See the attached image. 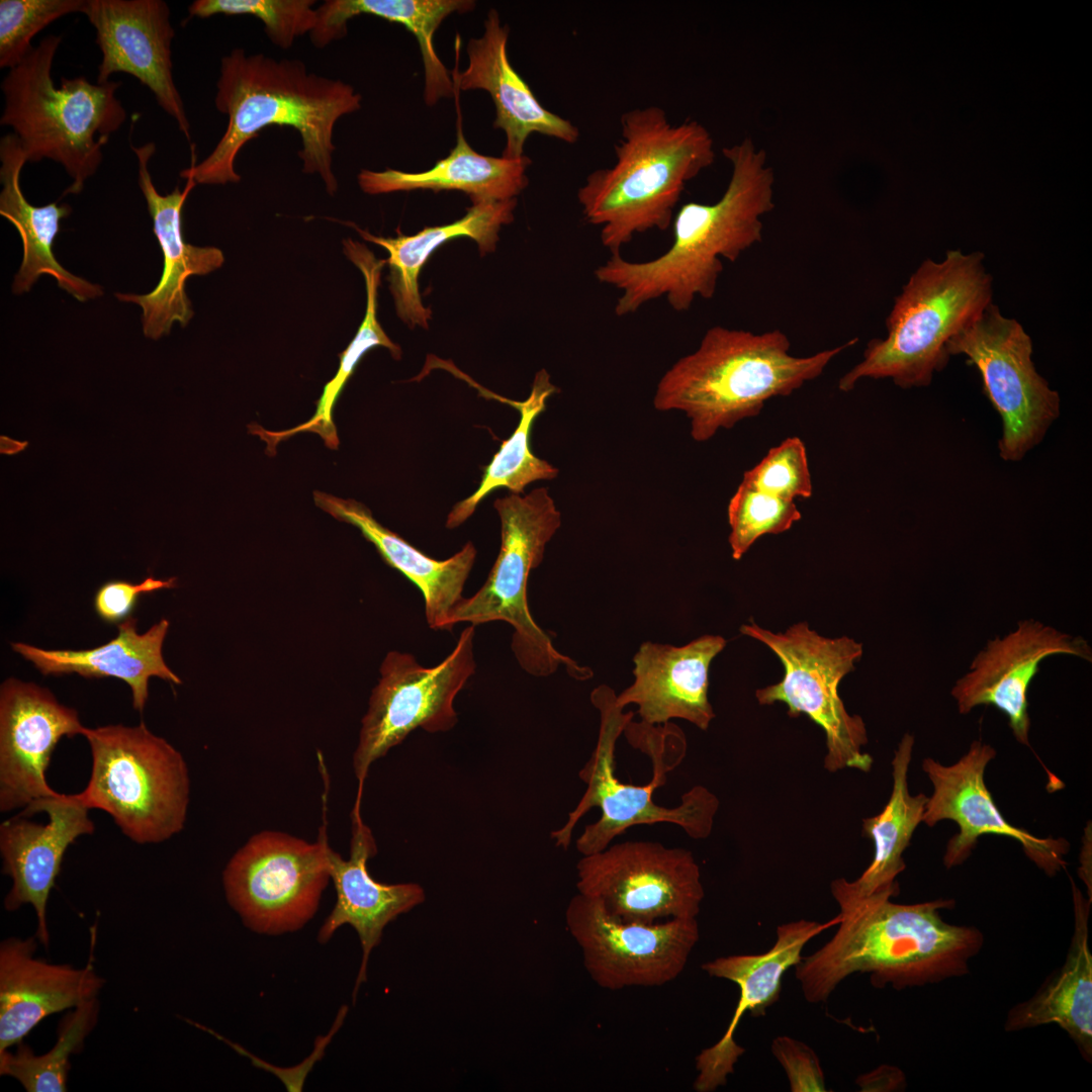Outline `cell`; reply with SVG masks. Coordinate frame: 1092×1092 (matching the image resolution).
<instances>
[{"instance_id":"1","label":"cell","mask_w":1092,"mask_h":1092,"mask_svg":"<svg viewBox=\"0 0 1092 1092\" xmlns=\"http://www.w3.org/2000/svg\"><path fill=\"white\" fill-rule=\"evenodd\" d=\"M898 886L864 896L834 899L840 907L835 934L796 966V978L810 1003L828 999L847 977L869 974L877 988L896 990L935 984L969 973L984 944L974 926L944 921L950 899L898 904Z\"/></svg>"},{"instance_id":"2","label":"cell","mask_w":1092,"mask_h":1092,"mask_svg":"<svg viewBox=\"0 0 1092 1092\" xmlns=\"http://www.w3.org/2000/svg\"><path fill=\"white\" fill-rule=\"evenodd\" d=\"M722 153L732 166L723 195L712 204H684L674 215L673 242L666 252L645 262L614 254L594 271L600 283L621 291L617 316L662 296L675 311L689 310L697 297L715 295L722 258L735 262L762 241L761 218L775 207V174L765 152L746 138Z\"/></svg>"},{"instance_id":"3","label":"cell","mask_w":1092,"mask_h":1092,"mask_svg":"<svg viewBox=\"0 0 1092 1092\" xmlns=\"http://www.w3.org/2000/svg\"><path fill=\"white\" fill-rule=\"evenodd\" d=\"M216 109L228 126L212 152L180 176L196 184L238 183L235 161L242 148L267 126H290L300 135L302 172L317 174L329 194L338 190L333 172L334 127L360 109L361 95L341 80L309 72L300 60L274 59L233 50L220 61Z\"/></svg>"},{"instance_id":"4","label":"cell","mask_w":1092,"mask_h":1092,"mask_svg":"<svg viewBox=\"0 0 1092 1092\" xmlns=\"http://www.w3.org/2000/svg\"><path fill=\"white\" fill-rule=\"evenodd\" d=\"M620 129L615 163L589 173L577 192L585 221L601 228L611 255L638 234L667 230L686 185L716 157L703 124H673L659 106L624 112Z\"/></svg>"},{"instance_id":"5","label":"cell","mask_w":1092,"mask_h":1092,"mask_svg":"<svg viewBox=\"0 0 1092 1092\" xmlns=\"http://www.w3.org/2000/svg\"><path fill=\"white\" fill-rule=\"evenodd\" d=\"M857 340L797 357L790 353V340L781 330L754 334L715 326L706 331L694 352L662 375L653 406L660 412H684L691 421L692 438L705 442L720 429H732L756 417L770 398L788 396L820 376L834 357Z\"/></svg>"},{"instance_id":"6","label":"cell","mask_w":1092,"mask_h":1092,"mask_svg":"<svg viewBox=\"0 0 1092 1092\" xmlns=\"http://www.w3.org/2000/svg\"><path fill=\"white\" fill-rule=\"evenodd\" d=\"M992 283L981 252L949 250L943 261H923L895 298L886 338L869 342L838 389L849 391L863 378H890L901 388L928 386L950 357L948 341L992 303Z\"/></svg>"},{"instance_id":"7","label":"cell","mask_w":1092,"mask_h":1092,"mask_svg":"<svg viewBox=\"0 0 1092 1092\" xmlns=\"http://www.w3.org/2000/svg\"><path fill=\"white\" fill-rule=\"evenodd\" d=\"M61 42V35H48L9 69L1 83L0 124L12 127L27 162L49 159L65 168L73 180L65 196L80 193L96 173L102 148L126 111L115 96L120 82L93 84L80 76L63 77L60 87L55 85L52 68Z\"/></svg>"},{"instance_id":"8","label":"cell","mask_w":1092,"mask_h":1092,"mask_svg":"<svg viewBox=\"0 0 1092 1092\" xmlns=\"http://www.w3.org/2000/svg\"><path fill=\"white\" fill-rule=\"evenodd\" d=\"M83 736L92 766L86 788L76 796L88 809L109 814L138 844L164 842L184 828L190 777L180 751L143 721L85 727Z\"/></svg>"},{"instance_id":"9","label":"cell","mask_w":1092,"mask_h":1092,"mask_svg":"<svg viewBox=\"0 0 1092 1092\" xmlns=\"http://www.w3.org/2000/svg\"><path fill=\"white\" fill-rule=\"evenodd\" d=\"M500 521V548L482 586L464 598L451 615V624L480 625L503 621L514 628L512 649L524 670L536 676L555 672L560 664L576 678L592 670L559 653L551 637L534 621L528 606L531 570L543 560L546 544L561 525V515L546 487L525 495L511 493L493 503Z\"/></svg>"},{"instance_id":"10","label":"cell","mask_w":1092,"mask_h":1092,"mask_svg":"<svg viewBox=\"0 0 1092 1092\" xmlns=\"http://www.w3.org/2000/svg\"><path fill=\"white\" fill-rule=\"evenodd\" d=\"M592 701L601 713V722L597 745L579 771L586 790L569 813L567 822L552 831L551 838L555 839L556 845L569 846L574 826L593 807H599L601 817L586 825L576 840V848L582 855L605 849L628 828L642 824L671 823L681 827L692 838L708 837L719 807L717 797L705 787L695 786L682 795L678 806L657 805L652 799L653 792L665 784L666 774L680 763L663 752L649 754L653 775L647 785L620 782L615 775L616 741L631 721L633 712L624 713L614 692L606 686L593 692Z\"/></svg>"},{"instance_id":"11","label":"cell","mask_w":1092,"mask_h":1092,"mask_svg":"<svg viewBox=\"0 0 1092 1092\" xmlns=\"http://www.w3.org/2000/svg\"><path fill=\"white\" fill-rule=\"evenodd\" d=\"M740 632L765 644L785 668L781 681L756 690L758 703H785L789 716L806 714L818 724L826 736L828 771L845 767L869 771L873 758L861 750L868 743L866 725L860 716L846 711L838 694L839 682L862 654L861 644L846 636L823 637L806 622L779 633L744 624Z\"/></svg>"},{"instance_id":"12","label":"cell","mask_w":1092,"mask_h":1092,"mask_svg":"<svg viewBox=\"0 0 1092 1092\" xmlns=\"http://www.w3.org/2000/svg\"><path fill=\"white\" fill-rule=\"evenodd\" d=\"M325 827L315 842L263 830L233 854L222 872V886L229 904L248 928L283 934L313 917L331 880Z\"/></svg>"},{"instance_id":"13","label":"cell","mask_w":1092,"mask_h":1092,"mask_svg":"<svg viewBox=\"0 0 1092 1092\" xmlns=\"http://www.w3.org/2000/svg\"><path fill=\"white\" fill-rule=\"evenodd\" d=\"M474 626L461 632L452 652L433 667L421 665L414 655L390 651L380 666V679L372 690L353 754V769L361 800L371 764L399 744L417 728L436 733L457 722L454 700L475 672Z\"/></svg>"},{"instance_id":"14","label":"cell","mask_w":1092,"mask_h":1092,"mask_svg":"<svg viewBox=\"0 0 1092 1092\" xmlns=\"http://www.w3.org/2000/svg\"><path fill=\"white\" fill-rule=\"evenodd\" d=\"M965 355L981 374L983 391L1003 423L999 454L1019 461L1044 437L1060 415V396L1032 362L1030 336L993 302L946 346Z\"/></svg>"},{"instance_id":"15","label":"cell","mask_w":1092,"mask_h":1092,"mask_svg":"<svg viewBox=\"0 0 1092 1092\" xmlns=\"http://www.w3.org/2000/svg\"><path fill=\"white\" fill-rule=\"evenodd\" d=\"M576 869L578 893L624 921L697 918L705 896L693 853L656 841L609 845L582 855Z\"/></svg>"},{"instance_id":"16","label":"cell","mask_w":1092,"mask_h":1092,"mask_svg":"<svg viewBox=\"0 0 1092 1092\" xmlns=\"http://www.w3.org/2000/svg\"><path fill=\"white\" fill-rule=\"evenodd\" d=\"M565 918L590 978L612 991L673 981L700 936L697 918L624 921L579 893L569 902Z\"/></svg>"},{"instance_id":"17","label":"cell","mask_w":1092,"mask_h":1092,"mask_svg":"<svg viewBox=\"0 0 1092 1092\" xmlns=\"http://www.w3.org/2000/svg\"><path fill=\"white\" fill-rule=\"evenodd\" d=\"M996 756L995 749L974 741L957 762L944 765L925 758L922 768L933 788L925 805L922 822L929 827L941 820L954 821L960 831L952 836L943 856L945 868L963 863L978 838L995 834L1016 839L1024 853L1046 875L1055 876L1066 866L1069 844L1063 838H1042L1010 824L1001 814L985 784V769Z\"/></svg>"},{"instance_id":"18","label":"cell","mask_w":1092,"mask_h":1092,"mask_svg":"<svg viewBox=\"0 0 1092 1092\" xmlns=\"http://www.w3.org/2000/svg\"><path fill=\"white\" fill-rule=\"evenodd\" d=\"M89 810L76 794H58L32 802L0 825L2 872L11 888L4 908L16 911L30 904L36 915L35 937L48 946L47 904L67 848L94 832Z\"/></svg>"},{"instance_id":"19","label":"cell","mask_w":1092,"mask_h":1092,"mask_svg":"<svg viewBox=\"0 0 1092 1092\" xmlns=\"http://www.w3.org/2000/svg\"><path fill=\"white\" fill-rule=\"evenodd\" d=\"M78 712L38 685L10 677L0 689V811L58 795L47 782L63 737L83 735Z\"/></svg>"},{"instance_id":"20","label":"cell","mask_w":1092,"mask_h":1092,"mask_svg":"<svg viewBox=\"0 0 1092 1092\" xmlns=\"http://www.w3.org/2000/svg\"><path fill=\"white\" fill-rule=\"evenodd\" d=\"M1058 654L1092 660L1091 647L1082 637L1032 619L1018 622L1006 635L989 640L956 681L950 694L959 712L968 714L978 706H994L1008 718L1015 739L1029 746L1027 691L1039 663Z\"/></svg>"},{"instance_id":"21","label":"cell","mask_w":1092,"mask_h":1092,"mask_svg":"<svg viewBox=\"0 0 1092 1092\" xmlns=\"http://www.w3.org/2000/svg\"><path fill=\"white\" fill-rule=\"evenodd\" d=\"M96 30L102 59L97 83L113 73L135 77L155 95L190 141V122L172 73L171 44L175 30L162 0H86L83 12Z\"/></svg>"},{"instance_id":"22","label":"cell","mask_w":1092,"mask_h":1092,"mask_svg":"<svg viewBox=\"0 0 1092 1092\" xmlns=\"http://www.w3.org/2000/svg\"><path fill=\"white\" fill-rule=\"evenodd\" d=\"M139 162V186L153 220V232L163 253V271L157 286L149 293H115L123 302L142 308V327L146 338L159 340L168 335L175 323L184 328L194 311L185 290L188 277L206 275L224 263L221 250L197 247L185 242L182 230L184 203L196 182L188 178L183 190L177 186L167 195L160 194L152 180L149 163L156 145L149 142L132 147Z\"/></svg>"},{"instance_id":"23","label":"cell","mask_w":1092,"mask_h":1092,"mask_svg":"<svg viewBox=\"0 0 1092 1092\" xmlns=\"http://www.w3.org/2000/svg\"><path fill=\"white\" fill-rule=\"evenodd\" d=\"M838 922L836 916L827 923L805 919L785 923L777 927L776 942L767 951L717 958L702 966L709 976L735 983L739 987V999L722 1037L696 1057V1091L713 1092L727 1083L735 1064L745 1053L734 1039L743 1014L749 1012L754 1017L763 1016L766 1009L780 999L783 976L801 962L804 946Z\"/></svg>"},{"instance_id":"24","label":"cell","mask_w":1092,"mask_h":1092,"mask_svg":"<svg viewBox=\"0 0 1092 1092\" xmlns=\"http://www.w3.org/2000/svg\"><path fill=\"white\" fill-rule=\"evenodd\" d=\"M37 942L33 935L0 943V1053L21 1042L46 1017L96 998L104 985L94 949L87 965L77 969L35 958Z\"/></svg>"},{"instance_id":"25","label":"cell","mask_w":1092,"mask_h":1092,"mask_svg":"<svg viewBox=\"0 0 1092 1092\" xmlns=\"http://www.w3.org/2000/svg\"><path fill=\"white\" fill-rule=\"evenodd\" d=\"M725 645L718 635L681 647L643 643L633 658L635 680L616 696L618 706L637 705L642 722L649 725L680 718L707 730L715 717L708 699L709 667Z\"/></svg>"},{"instance_id":"26","label":"cell","mask_w":1092,"mask_h":1092,"mask_svg":"<svg viewBox=\"0 0 1092 1092\" xmlns=\"http://www.w3.org/2000/svg\"><path fill=\"white\" fill-rule=\"evenodd\" d=\"M376 852L371 830L361 819L360 803L355 802L349 858L344 859L329 847V870L337 899L317 935L318 941L325 943L345 924L356 930L362 947V961L353 998L366 980L369 956L380 942L384 927L425 900L424 890L417 884L389 885L374 880L367 861Z\"/></svg>"},{"instance_id":"27","label":"cell","mask_w":1092,"mask_h":1092,"mask_svg":"<svg viewBox=\"0 0 1092 1092\" xmlns=\"http://www.w3.org/2000/svg\"><path fill=\"white\" fill-rule=\"evenodd\" d=\"M508 38V26H503L496 10L490 9L482 36L468 42L467 68L451 72L454 89L458 92L483 89L490 94L496 108L493 126L502 128L507 136L505 158L524 156L525 143L533 132L576 143L577 126L544 108L512 67L507 53Z\"/></svg>"},{"instance_id":"28","label":"cell","mask_w":1092,"mask_h":1092,"mask_svg":"<svg viewBox=\"0 0 1092 1092\" xmlns=\"http://www.w3.org/2000/svg\"><path fill=\"white\" fill-rule=\"evenodd\" d=\"M315 505L335 519L358 528L382 559L422 592L430 628L450 631L451 615L464 599L463 589L476 558L472 542L445 560L434 559L378 523L371 511L355 499L314 491Z\"/></svg>"},{"instance_id":"29","label":"cell","mask_w":1092,"mask_h":1092,"mask_svg":"<svg viewBox=\"0 0 1092 1092\" xmlns=\"http://www.w3.org/2000/svg\"><path fill=\"white\" fill-rule=\"evenodd\" d=\"M516 205L517 198L473 203L463 217L452 223L425 228L413 236H404L398 231L396 238L374 236L355 223L348 224L364 240L388 252L389 289L396 313L410 328L418 326L427 330L432 310L423 304L419 275L432 253L459 237L475 241L482 255L494 251L498 232L513 221Z\"/></svg>"},{"instance_id":"30","label":"cell","mask_w":1092,"mask_h":1092,"mask_svg":"<svg viewBox=\"0 0 1092 1092\" xmlns=\"http://www.w3.org/2000/svg\"><path fill=\"white\" fill-rule=\"evenodd\" d=\"M0 214L17 230L22 242V261L14 276L12 291L21 294L30 290L43 275L54 277L58 286L84 302L103 295V288L66 270L56 259L54 242L60 222L72 208L58 200L46 205L30 204L20 187V173L27 162L18 138L12 132L0 141Z\"/></svg>"},{"instance_id":"31","label":"cell","mask_w":1092,"mask_h":1092,"mask_svg":"<svg viewBox=\"0 0 1092 1092\" xmlns=\"http://www.w3.org/2000/svg\"><path fill=\"white\" fill-rule=\"evenodd\" d=\"M117 628L115 638L93 649L47 650L22 642L12 643L11 647L31 661L42 674L78 673L85 677L111 676L121 679L131 690L132 707L143 712L149 697L151 676L175 685L182 682L162 655L169 621L162 619L147 632L139 634L136 619L128 617Z\"/></svg>"},{"instance_id":"32","label":"cell","mask_w":1092,"mask_h":1092,"mask_svg":"<svg viewBox=\"0 0 1092 1092\" xmlns=\"http://www.w3.org/2000/svg\"><path fill=\"white\" fill-rule=\"evenodd\" d=\"M1074 931L1064 965L1028 1000L1014 1006L1006 1031L1044 1024L1064 1029L1088 1062L1092 1058V954L1089 947L1090 903L1072 882Z\"/></svg>"},{"instance_id":"33","label":"cell","mask_w":1092,"mask_h":1092,"mask_svg":"<svg viewBox=\"0 0 1092 1092\" xmlns=\"http://www.w3.org/2000/svg\"><path fill=\"white\" fill-rule=\"evenodd\" d=\"M458 96L459 93L454 95L458 112L456 146L446 158L420 173L364 169L358 175L360 188L368 194L458 190L468 194L473 203L517 198L528 185L531 159L525 155L517 159L496 158L475 152L463 135Z\"/></svg>"},{"instance_id":"34","label":"cell","mask_w":1092,"mask_h":1092,"mask_svg":"<svg viewBox=\"0 0 1092 1092\" xmlns=\"http://www.w3.org/2000/svg\"><path fill=\"white\" fill-rule=\"evenodd\" d=\"M474 7L475 2L470 0H327L316 7V22L309 37L314 47L324 48L344 37L348 21L361 14L403 25L418 40L425 67V101L433 105L456 92L434 49V33L451 13Z\"/></svg>"},{"instance_id":"35","label":"cell","mask_w":1092,"mask_h":1092,"mask_svg":"<svg viewBox=\"0 0 1092 1092\" xmlns=\"http://www.w3.org/2000/svg\"><path fill=\"white\" fill-rule=\"evenodd\" d=\"M914 738L905 734L892 760L893 788L890 799L881 813L862 821V832L874 841L872 862L855 881L836 879L831 884L833 897L864 896L898 886L896 878L905 870L903 852L908 847L918 824L922 822L928 800L924 794L911 795L908 789V769Z\"/></svg>"},{"instance_id":"36","label":"cell","mask_w":1092,"mask_h":1092,"mask_svg":"<svg viewBox=\"0 0 1092 1092\" xmlns=\"http://www.w3.org/2000/svg\"><path fill=\"white\" fill-rule=\"evenodd\" d=\"M343 247L346 257L361 271L364 277L366 287L364 318L353 340L340 354L338 371L324 386L323 393L316 402L315 413L311 419L283 431H269L259 425L253 428V434L258 435L267 443L266 452L269 455L275 454V448L280 441L299 432L316 433L324 440L327 447L333 450L338 449L339 438L333 421V408L360 360L369 350L375 347L388 349L391 356L396 360L401 357L400 347L389 339L377 318V292L380 285L381 271L386 264V260L377 259L365 245L351 239L344 240Z\"/></svg>"},{"instance_id":"37","label":"cell","mask_w":1092,"mask_h":1092,"mask_svg":"<svg viewBox=\"0 0 1092 1092\" xmlns=\"http://www.w3.org/2000/svg\"><path fill=\"white\" fill-rule=\"evenodd\" d=\"M557 391L545 369L535 375L532 389L524 401L512 402L520 411L521 419L512 436L504 441L493 455L478 488L465 499L457 503L447 516L446 527L454 529L462 525L475 511L479 503L492 490L506 487L512 493L521 494L525 487L537 480L553 479L558 469L546 460L536 457L530 449V433L535 419L545 410L547 398Z\"/></svg>"},{"instance_id":"38","label":"cell","mask_w":1092,"mask_h":1092,"mask_svg":"<svg viewBox=\"0 0 1092 1092\" xmlns=\"http://www.w3.org/2000/svg\"><path fill=\"white\" fill-rule=\"evenodd\" d=\"M99 1001L88 1000L69 1012L58 1027L54 1046L43 1055H34L22 1041L14 1053H0V1075L17 1080L27 1092L67 1091L70 1058L83 1048L98 1018Z\"/></svg>"},{"instance_id":"39","label":"cell","mask_w":1092,"mask_h":1092,"mask_svg":"<svg viewBox=\"0 0 1092 1092\" xmlns=\"http://www.w3.org/2000/svg\"><path fill=\"white\" fill-rule=\"evenodd\" d=\"M732 557L739 560L758 538L788 531L801 519L795 502L759 491L740 482L727 509Z\"/></svg>"},{"instance_id":"40","label":"cell","mask_w":1092,"mask_h":1092,"mask_svg":"<svg viewBox=\"0 0 1092 1092\" xmlns=\"http://www.w3.org/2000/svg\"><path fill=\"white\" fill-rule=\"evenodd\" d=\"M313 0H196L189 7L190 16L206 18L215 14H249L259 18L269 39L281 49H289L296 38L310 33L316 22Z\"/></svg>"},{"instance_id":"41","label":"cell","mask_w":1092,"mask_h":1092,"mask_svg":"<svg viewBox=\"0 0 1092 1092\" xmlns=\"http://www.w3.org/2000/svg\"><path fill=\"white\" fill-rule=\"evenodd\" d=\"M86 0H1L0 68H13L33 49L31 39L56 19L83 12Z\"/></svg>"},{"instance_id":"42","label":"cell","mask_w":1092,"mask_h":1092,"mask_svg":"<svg viewBox=\"0 0 1092 1092\" xmlns=\"http://www.w3.org/2000/svg\"><path fill=\"white\" fill-rule=\"evenodd\" d=\"M742 482L767 494L795 502L812 496L813 485L804 442L789 437L743 474Z\"/></svg>"},{"instance_id":"43","label":"cell","mask_w":1092,"mask_h":1092,"mask_svg":"<svg viewBox=\"0 0 1092 1092\" xmlns=\"http://www.w3.org/2000/svg\"><path fill=\"white\" fill-rule=\"evenodd\" d=\"M770 1049L786 1072L792 1092L827 1091L819 1058L809 1045L782 1035L772 1040Z\"/></svg>"},{"instance_id":"44","label":"cell","mask_w":1092,"mask_h":1092,"mask_svg":"<svg viewBox=\"0 0 1092 1092\" xmlns=\"http://www.w3.org/2000/svg\"><path fill=\"white\" fill-rule=\"evenodd\" d=\"M175 586L176 577L155 579L148 576L140 583L109 580L98 588L94 598V608L104 622L117 624L130 617L141 595Z\"/></svg>"}]
</instances>
